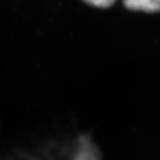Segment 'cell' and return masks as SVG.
I'll return each mask as SVG.
<instances>
[{
    "label": "cell",
    "instance_id": "obj_1",
    "mask_svg": "<svg viewBox=\"0 0 160 160\" xmlns=\"http://www.w3.org/2000/svg\"><path fill=\"white\" fill-rule=\"evenodd\" d=\"M3 160H101L97 146L87 137L43 146L36 151L21 152Z\"/></svg>",
    "mask_w": 160,
    "mask_h": 160
},
{
    "label": "cell",
    "instance_id": "obj_2",
    "mask_svg": "<svg viewBox=\"0 0 160 160\" xmlns=\"http://www.w3.org/2000/svg\"><path fill=\"white\" fill-rule=\"evenodd\" d=\"M124 8L129 12L157 13L160 12V0H121Z\"/></svg>",
    "mask_w": 160,
    "mask_h": 160
},
{
    "label": "cell",
    "instance_id": "obj_3",
    "mask_svg": "<svg viewBox=\"0 0 160 160\" xmlns=\"http://www.w3.org/2000/svg\"><path fill=\"white\" fill-rule=\"evenodd\" d=\"M84 1L96 8H110L117 0H84Z\"/></svg>",
    "mask_w": 160,
    "mask_h": 160
}]
</instances>
